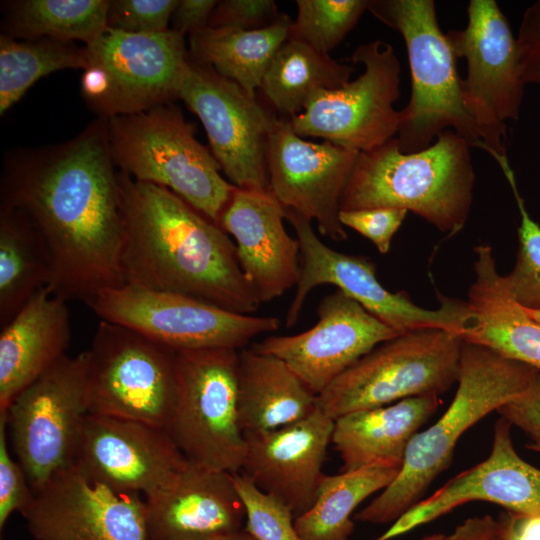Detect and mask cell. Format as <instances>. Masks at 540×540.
Wrapping results in <instances>:
<instances>
[{"label": "cell", "instance_id": "6da1fadb", "mask_svg": "<svg viewBox=\"0 0 540 540\" xmlns=\"http://www.w3.org/2000/svg\"><path fill=\"white\" fill-rule=\"evenodd\" d=\"M1 203L23 211L43 236L54 295L86 303L125 284L122 196L107 119L98 117L66 142L7 154Z\"/></svg>", "mask_w": 540, "mask_h": 540}, {"label": "cell", "instance_id": "7a4b0ae2", "mask_svg": "<svg viewBox=\"0 0 540 540\" xmlns=\"http://www.w3.org/2000/svg\"><path fill=\"white\" fill-rule=\"evenodd\" d=\"M118 178L125 284L187 295L240 314L258 309L235 243L220 225L165 187L119 170Z\"/></svg>", "mask_w": 540, "mask_h": 540}, {"label": "cell", "instance_id": "3957f363", "mask_svg": "<svg viewBox=\"0 0 540 540\" xmlns=\"http://www.w3.org/2000/svg\"><path fill=\"white\" fill-rule=\"evenodd\" d=\"M471 147L467 139L448 129L418 152H401L395 137L359 152L340 210L402 208L452 237L465 226L472 206Z\"/></svg>", "mask_w": 540, "mask_h": 540}, {"label": "cell", "instance_id": "277c9868", "mask_svg": "<svg viewBox=\"0 0 540 540\" xmlns=\"http://www.w3.org/2000/svg\"><path fill=\"white\" fill-rule=\"evenodd\" d=\"M538 372L490 348L463 341L458 387L448 409L413 437L396 478L354 519L373 524L395 522L449 467L461 435L523 393Z\"/></svg>", "mask_w": 540, "mask_h": 540}, {"label": "cell", "instance_id": "5b68a950", "mask_svg": "<svg viewBox=\"0 0 540 540\" xmlns=\"http://www.w3.org/2000/svg\"><path fill=\"white\" fill-rule=\"evenodd\" d=\"M112 159L133 180L165 187L219 225L236 186L173 103L107 118Z\"/></svg>", "mask_w": 540, "mask_h": 540}, {"label": "cell", "instance_id": "8992f818", "mask_svg": "<svg viewBox=\"0 0 540 540\" xmlns=\"http://www.w3.org/2000/svg\"><path fill=\"white\" fill-rule=\"evenodd\" d=\"M368 11L396 30L407 49L411 96L399 110L398 146L414 153L431 146L451 129L472 147L480 142L465 109L457 58L439 26L433 0H370Z\"/></svg>", "mask_w": 540, "mask_h": 540}, {"label": "cell", "instance_id": "52a82bcc", "mask_svg": "<svg viewBox=\"0 0 540 540\" xmlns=\"http://www.w3.org/2000/svg\"><path fill=\"white\" fill-rule=\"evenodd\" d=\"M463 340L458 333L425 328L403 333L361 357L317 396L332 419L424 395L457 382Z\"/></svg>", "mask_w": 540, "mask_h": 540}, {"label": "cell", "instance_id": "ba28073f", "mask_svg": "<svg viewBox=\"0 0 540 540\" xmlns=\"http://www.w3.org/2000/svg\"><path fill=\"white\" fill-rule=\"evenodd\" d=\"M238 365L236 349L177 351V397L165 429L191 463L241 471L245 439L238 414Z\"/></svg>", "mask_w": 540, "mask_h": 540}, {"label": "cell", "instance_id": "9c48e42d", "mask_svg": "<svg viewBox=\"0 0 540 540\" xmlns=\"http://www.w3.org/2000/svg\"><path fill=\"white\" fill-rule=\"evenodd\" d=\"M85 356L89 414L166 428L177 397L176 350L100 320Z\"/></svg>", "mask_w": 540, "mask_h": 540}, {"label": "cell", "instance_id": "30bf717a", "mask_svg": "<svg viewBox=\"0 0 540 540\" xmlns=\"http://www.w3.org/2000/svg\"><path fill=\"white\" fill-rule=\"evenodd\" d=\"M300 247V277L286 313L288 328L298 321L310 292L334 285L368 312L400 333L425 328L463 332L472 317L467 301L442 297L437 309L417 306L407 292H390L378 281L375 263L368 257L336 251L315 233L310 220L285 208Z\"/></svg>", "mask_w": 540, "mask_h": 540}, {"label": "cell", "instance_id": "8fae6325", "mask_svg": "<svg viewBox=\"0 0 540 540\" xmlns=\"http://www.w3.org/2000/svg\"><path fill=\"white\" fill-rule=\"evenodd\" d=\"M467 16L464 29L446 34L456 58L467 62L463 103L480 139L476 148L507 155V122L518 119L525 88L516 38L495 0H470Z\"/></svg>", "mask_w": 540, "mask_h": 540}, {"label": "cell", "instance_id": "7c38bea8", "mask_svg": "<svg viewBox=\"0 0 540 540\" xmlns=\"http://www.w3.org/2000/svg\"><path fill=\"white\" fill-rule=\"evenodd\" d=\"M89 414L85 351L63 356L24 388L5 418L13 451L33 491L72 465Z\"/></svg>", "mask_w": 540, "mask_h": 540}, {"label": "cell", "instance_id": "4fadbf2b", "mask_svg": "<svg viewBox=\"0 0 540 540\" xmlns=\"http://www.w3.org/2000/svg\"><path fill=\"white\" fill-rule=\"evenodd\" d=\"M86 304L102 321L133 329L176 351L244 347L280 327L275 316L231 312L199 299L129 284L99 291Z\"/></svg>", "mask_w": 540, "mask_h": 540}, {"label": "cell", "instance_id": "5bb4252c", "mask_svg": "<svg viewBox=\"0 0 540 540\" xmlns=\"http://www.w3.org/2000/svg\"><path fill=\"white\" fill-rule=\"evenodd\" d=\"M363 73L340 88L316 93L304 110L289 119L300 137H319L358 152L394 138L399 126V60L392 45L374 40L350 57Z\"/></svg>", "mask_w": 540, "mask_h": 540}, {"label": "cell", "instance_id": "9a60e30c", "mask_svg": "<svg viewBox=\"0 0 540 540\" xmlns=\"http://www.w3.org/2000/svg\"><path fill=\"white\" fill-rule=\"evenodd\" d=\"M179 99L200 119L229 182L242 189L269 190L266 158L276 116L237 83L190 57Z\"/></svg>", "mask_w": 540, "mask_h": 540}, {"label": "cell", "instance_id": "2e32d148", "mask_svg": "<svg viewBox=\"0 0 540 540\" xmlns=\"http://www.w3.org/2000/svg\"><path fill=\"white\" fill-rule=\"evenodd\" d=\"M86 47L89 66L103 70L107 80L105 95L90 108L99 118L138 113L179 99L189 60L183 35L171 29L136 34L107 27Z\"/></svg>", "mask_w": 540, "mask_h": 540}, {"label": "cell", "instance_id": "e0dca14e", "mask_svg": "<svg viewBox=\"0 0 540 540\" xmlns=\"http://www.w3.org/2000/svg\"><path fill=\"white\" fill-rule=\"evenodd\" d=\"M36 540H147L142 495L116 491L70 465L20 512Z\"/></svg>", "mask_w": 540, "mask_h": 540}, {"label": "cell", "instance_id": "ac0fdd59", "mask_svg": "<svg viewBox=\"0 0 540 540\" xmlns=\"http://www.w3.org/2000/svg\"><path fill=\"white\" fill-rule=\"evenodd\" d=\"M359 152L329 141L302 139L287 118L276 117L267 149L269 191L283 205L317 223L333 241L347 239L340 198Z\"/></svg>", "mask_w": 540, "mask_h": 540}, {"label": "cell", "instance_id": "d6986e66", "mask_svg": "<svg viewBox=\"0 0 540 540\" xmlns=\"http://www.w3.org/2000/svg\"><path fill=\"white\" fill-rule=\"evenodd\" d=\"M317 316L306 331L251 346L285 362L317 396L361 357L402 334L339 289L320 301Z\"/></svg>", "mask_w": 540, "mask_h": 540}, {"label": "cell", "instance_id": "ffe728a7", "mask_svg": "<svg viewBox=\"0 0 540 540\" xmlns=\"http://www.w3.org/2000/svg\"><path fill=\"white\" fill-rule=\"evenodd\" d=\"M187 463L165 428L88 414L72 465L111 489L145 497L170 482Z\"/></svg>", "mask_w": 540, "mask_h": 540}, {"label": "cell", "instance_id": "44dd1931", "mask_svg": "<svg viewBox=\"0 0 540 540\" xmlns=\"http://www.w3.org/2000/svg\"><path fill=\"white\" fill-rule=\"evenodd\" d=\"M511 427L500 417L494 426L491 452L484 461L420 500L374 540H392L471 501L494 503L510 512L540 514V469L518 455Z\"/></svg>", "mask_w": 540, "mask_h": 540}, {"label": "cell", "instance_id": "7402d4cb", "mask_svg": "<svg viewBox=\"0 0 540 540\" xmlns=\"http://www.w3.org/2000/svg\"><path fill=\"white\" fill-rule=\"evenodd\" d=\"M334 419L318 406L307 417L267 430L244 432L241 473L261 491L285 504L294 518L313 505Z\"/></svg>", "mask_w": 540, "mask_h": 540}, {"label": "cell", "instance_id": "603a6c76", "mask_svg": "<svg viewBox=\"0 0 540 540\" xmlns=\"http://www.w3.org/2000/svg\"><path fill=\"white\" fill-rule=\"evenodd\" d=\"M283 205L267 190L235 187L219 225L235 240L241 270L258 301L280 297L300 277V247L285 229Z\"/></svg>", "mask_w": 540, "mask_h": 540}, {"label": "cell", "instance_id": "cb8c5ba5", "mask_svg": "<svg viewBox=\"0 0 540 540\" xmlns=\"http://www.w3.org/2000/svg\"><path fill=\"white\" fill-rule=\"evenodd\" d=\"M144 499L147 540H207L245 527V507L231 473L189 461Z\"/></svg>", "mask_w": 540, "mask_h": 540}, {"label": "cell", "instance_id": "d4e9b609", "mask_svg": "<svg viewBox=\"0 0 540 540\" xmlns=\"http://www.w3.org/2000/svg\"><path fill=\"white\" fill-rule=\"evenodd\" d=\"M65 299L37 292L0 331V416L14 398L63 356L71 339Z\"/></svg>", "mask_w": 540, "mask_h": 540}, {"label": "cell", "instance_id": "484cf974", "mask_svg": "<svg viewBox=\"0 0 540 540\" xmlns=\"http://www.w3.org/2000/svg\"><path fill=\"white\" fill-rule=\"evenodd\" d=\"M474 252L476 278L467 301L472 317L461 339L540 371V324L510 294L497 271L491 246L478 245Z\"/></svg>", "mask_w": 540, "mask_h": 540}, {"label": "cell", "instance_id": "4316f807", "mask_svg": "<svg viewBox=\"0 0 540 540\" xmlns=\"http://www.w3.org/2000/svg\"><path fill=\"white\" fill-rule=\"evenodd\" d=\"M439 405L437 395L416 396L336 418L331 442L343 462L341 472L401 468L411 440Z\"/></svg>", "mask_w": 540, "mask_h": 540}, {"label": "cell", "instance_id": "83f0119b", "mask_svg": "<svg viewBox=\"0 0 540 540\" xmlns=\"http://www.w3.org/2000/svg\"><path fill=\"white\" fill-rule=\"evenodd\" d=\"M317 395L281 359L239 350L238 414L244 432L280 428L310 415Z\"/></svg>", "mask_w": 540, "mask_h": 540}, {"label": "cell", "instance_id": "f1b7e54d", "mask_svg": "<svg viewBox=\"0 0 540 540\" xmlns=\"http://www.w3.org/2000/svg\"><path fill=\"white\" fill-rule=\"evenodd\" d=\"M292 21L281 13L272 25L259 30L208 26L189 35V57L256 97L271 60L288 40Z\"/></svg>", "mask_w": 540, "mask_h": 540}, {"label": "cell", "instance_id": "f546056e", "mask_svg": "<svg viewBox=\"0 0 540 540\" xmlns=\"http://www.w3.org/2000/svg\"><path fill=\"white\" fill-rule=\"evenodd\" d=\"M52 275L49 248L29 217L0 204V328L42 288Z\"/></svg>", "mask_w": 540, "mask_h": 540}, {"label": "cell", "instance_id": "4dcf8cb0", "mask_svg": "<svg viewBox=\"0 0 540 540\" xmlns=\"http://www.w3.org/2000/svg\"><path fill=\"white\" fill-rule=\"evenodd\" d=\"M353 68L309 45L286 40L275 53L260 90L270 105L284 117L301 113L321 90H333L350 81Z\"/></svg>", "mask_w": 540, "mask_h": 540}, {"label": "cell", "instance_id": "1f68e13d", "mask_svg": "<svg viewBox=\"0 0 540 540\" xmlns=\"http://www.w3.org/2000/svg\"><path fill=\"white\" fill-rule=\"evenodd\" d=\"M400 468L372 466L337 475L323 474L316 499L294 521L303 540H349L356 507L372 494L384 490Z\"/></svg>", "mask_w": 540, "mask_h": 540}, {"label": "cell", "instance_id": "d6a6232c", "mask_svg": "<svg viewBox=\"0 0 540 540\" xmlns=\"http://www.w3.org/2000/svg\"><path fill=\"white\" fill-rule=\"evenodd\" d=\"M109 0L5 2L2 30L15 39L52 38L93 43L107 29Z\"/></svg>", "mask_w": 540, "mask_h": 540}, {"label": "cell", "instance_id": "836d02e7", "mask_svg": "<svg viewBox=\"0 0 540 540\" xmlns=\"http://www.w3.org/2000/svg\"><path fill=\"white\" fill-rule=\"evenodd\" d=\"M87 47L52 38L0 36V114L17 103L40 78L63 69H87Z\"/></svg>", "mask_w": 540, "mask_h": 540}, {"label": "cell", "instance_id": "e575fe53", "mask_svg": "<svg viewBox=\"0 0 540 540\" xmlns=\"http://www.w3.org/2000/svg\"><path fill=\"white\" fill-rule=\"evenodd\" d=\"M370 0H297L289 40L329 54L368 10Z\"/></svg>", "mask_w": 540, "mask_h": 540}, {"label": "cell", "instance_id": "d590c367", "mask_svg": "<svg viewBox=\"0 0 540 540\" xmlns=\"http://www.w3.org/2000/svg\"><path fill=\"white\" fill-rule=\"evenodd\" d=\"M505 175L520 214L519 248L513 270L503 276L514 300L527 310H540V226L528 213L507 155H491Z\"/></svg>", "mask_w": 540, "mask_h": 540}, {"label": "cell", "instance_id": "8d00e7d4", "mask_svg": "<svg viewBox=\"0 0 540 540\" xmlns=\"http://www.w3.org/2000/svg\"><path fill=\"white\" fill-rule=\"evenodd\" d=\"M231 477L245 507L247 532L257 540H303L285 504L261 491L243 473H231Z\"/></svg>", "mask_w": 540, "mask_h": 540}, {"label": "cell", "instance_id": "74e56055", "mask_svg": "<svg viewBox=\"0 0 540 540\" xmlns=\"http://www.w3.org/2000/svg\"><path fill=\"white\" fill-rule=\"evenodd\" d=\"M178 0H109L107 27L128 33L168 31Z\"/></svg>", "mask_w": 540, "mask_h": 540}, {"label": "cell", "instance_id": "f35d334b", "mask_svg": "<svg viewBox=\"0 0 540 540\" xmlns=\"http://www.w3.org/2000/svg\"><path fill=\"white\" fill-rule=\"evenodd\" d=\"M33 497L25 471L9 448L5 418H0V529L14 512H21Z\"/></svg>", "mask_w": 540, "mask_h": 540}, {"label": "cell", "instance_id": "ab89813d", "mask_svg": "<svg viewBox=\"0 0 540 540\" xmlns=\"http://www.w3.org/2000/svg\"><path fill=\"white\" fill-rule=\"evenodd\" d=\"M407 213L406 209L394 207L340 210L339 220L344 227H349L369 239L381 254H386Z\"/></svg>", "mask_w": 540, "mask_h": 540}, {"label": "cell", "instance_id": "60d3db41", "mask_svg": "<svg viewBox=\"0 0 540 540\" xmlns=\"http://www.w3.org/2000/svg\"><path fill=\"white\" fill-rule=\"evenodd\" d=\"M280 14L273 0H222L217 2L208 26L259 30L272 25Z\"/></svg>", "mask_w": 540, "mask_h": 540}, {"label": "cell", "instance_id": "b9f144b4", "mask_svg": "<svg viewBox=\"0 0 540 540\" xmlns=\"http://www.w3.org/2000/svg\"><path fill=\"white\" fill-rule=\"evenodd\" d=\"M501 417L523 431L532 441L530 450L540 448V372L528 388L497 409Z\"/></svg>", "mask_w": 540, "mask_h": 540}, {"label": "cell", "instance_id": "7bdbcfd3", "mask_svg": "<svg viewBox=\"0 0 540 540\" xmlns=\"http://www.w3.org/2000/svg\"><path fill=\"white\" fill-rule=\"evenodd\" d=\"M516 42L525 85H540V0L523 13Z\"/></svg>", "mask_w": 540, "mask_h": 540}, {"label": "cell", "instance_id": "ee69618b", "mask_svg": "<svg viewBox=\"0 0 540 540\" xmlns=\"http://www.w3.org/2000/svg\"><path fill=\"white\" fill-rule=\"evenodd\" d=\"M217 2L215 0H178L171 18V30L185 36L208 27Z\"/></svg>", "mask_w": 540, "mask_h": 540}, {"label": "cell", "instance_id": "f6af8a7d", "mask_svg": "<svg viewBox=\"0 0 540 540\" xmlns=\"http://www.w3.org/2000/svg\"><path fill=\"white\" fill-rule=\"evenodd\" d=\"M445 540H503V525L490 515L468 518Z\"/></svg>", "mask_w": 540, "mask_h": 540}, {"label": "cell", "instance_id": "bcb514c9", "mask_svg": "<svg viewBox=\"0 0 540 540\" xmlns=\"http://www.w3.org/2000/svg\"><path fill=\"white\" fill-rule=\"evenodd\" d=\"M499 519L503 540H540V514L505 511Z\"/></svg>", "mask_w": 540, "mask_h": 540}, {"label": "cell", "instance_id": "7dc6e473", "mask_svg": "<svg viewBox=\"0 0 540 540\" xmlns=\"http://www.w3.org/2000/svg\"><path fill=\"white\" fill-rule=\"evenodd\" d=\"M207 540H257V539L255 537H253L245 529H243V530H241L239 532H236V533H233V534L220 536V537H215V538H211V539H207Z\"/></svg>", "mask_w": 540, "mask_h": 540}, {"label": "cell", "instance_id": "c3c4849f", "mask_svg": "<svg viewBox=\"0 0 540 540\" xmlns=\"http://www.w3.org/2000/svg\"><path fill=\"white\" fill-rule=\"evenodd\" d=\"M528 315L537 323L540 324V310H527Z\"/></svg>", "mask_w": 540, "mask_h": 540}, {"label": "cell", "instance_id": "681fc988", "mask_svg": "<svg viewBox=\"0 0 540 540\" xmlns=\"http://www.w3.org/2000/svg\"><path fill=\"white\" fill-rule=\"evenodd\" d=\"M421 540H445L444 534H432L423 537Z\"/></svg>", "mask_w": 540, "mask_h": 540}, {"label": "cell", "instance_id": "f907efd6", "mask_svg": "<svg viewBox=\"0 0 540 540\" xmlns=\"http://www.w3.org/2000/svg\"><path fill=\"white\" fill-rule=\"evenodd\" d=\"M533 451L540 452V448L533 449Z\"/></svg>", "mask_w": 540, "mask_h": 540}]
</instances>
